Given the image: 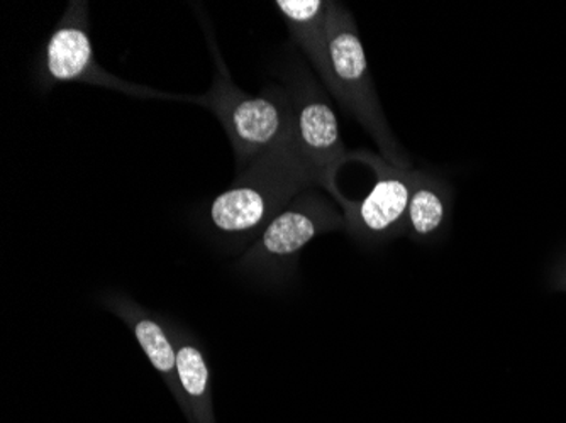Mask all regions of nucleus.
Listing matches in <instances>:
<instances>
[{
    "instance_id": "9",
    "label": "nucleus",
    "mask_w": 566,
    "mask_h": 423,
    "mask_svg": "<svg viewBox=\"0 0 566 423\" xmlns=\"http://www.w3.org/2000/svg\"><path fill=\"white\" fill-rule=\"evenodd\" d=\"M451 193L447 181L429 171L415 170L406 218V237L415 243H432L447 231L451 218Z\"/></svg>"
},
{
    "instance_id": "4",
    "label": "nucleus",
    "mask_w": 566,
    "mask_h": 423,
    "mask_svg": "<svg viewBox=\"0 0 566 423\" xmlns=\"http://www.w3.org/2000/svg\"><path fill=\"white\" fill-rule=\"evenodd\" d=\"M339 229H345L343 210L313 189L304 190L260 232L238 266L265 282L282 283L294 275L311 241Z\"/></svg>"
},
{
    "instance_id": "7",
    "label": "nucleus",
    "mask_w": 566,
    "mask_h": 423,
    "mask_svg": "<svg viewBox=\"0 0 566 423\" xmlns=\"http://www.w3.org/2000/svg\"><path fill=\"white\" fill-rule=\"evenodd\" d=\"M41 75L48 87L62 82H84L98 87L120 88L129 94L136 92L129 88L132 85H124L95 62L85 2H72L55 31L51 33L44 46Z\"/></svg>"
},
{
    "instance_id": "6",
    "label": "nucleus",
    "mask_w": 566,
    "mask_h": 423,
    "mask_svg": "<svg viewBox=\"0 0 566 423\" xmlns=\"http://www.w3.org/2000/svg\"><path fill=\"white\" fill-rule=\"evenodd\" d=\"M355 161L374 168L377 181L361 202L349 200L343 209L345 229L361 246L375 247L406 235L407 209L415 170L397 168L381 156L355 152Z\"/></svg>"
},
{
    "instance_id": "12",
    "label": "nucleus",
    "mask_w": 566,
    "mask_h": 423,
    "mask_svg": "<svg viewBox=\"0 0 566 423\" xmlns=\"http://www.w3.org/2000/svg\"><path fill=\"white\" fill-rule=\"evenodd\" d=\"M549 285L555 292H565L566 294V254L556 261L555 268L549 275Z\"/></svg>"
},
{
    "instance_id": "11",
    "label": "nucleus",
    "mask_w": 566,
    "mask_h": 423,
    "mask_svg": "<svg viewBox=\"0 0 566 423\" xmlns=\"http://www.w3.org/2000/svg\"><path fill=\"white\" fill-rule=\"evenodd\" d=\"M177 349V377L189 405V423H216L211 371L202 349L182 330H170Z\"/></svg>"
},
{
    "instance_id": "3",
    "label": "nucleus",
    "mask_w": 566,
    "mask_h": 423,
    "mask_svg": "<svg viewBox=\"0 0 566 423\" xmlns=\"http://www.w3.org/2000/svg\"><path fill=\"white\" fill-rule=\"evenodd\" d=\"M199 102L224 127L240 173L263 156L294 141V109L287 88L270 85L262 94L251 97L233 84L219 62L214 84Z\"/></svg>"
},
{
    "instance_id": "5",
    "label": "nucleus",
    "mask_w": 566,
    "mask_h": 423,
    "mask_svg": "<svg viewBox=\"0 0 566 423\" xmlns=\"http://www.w3.org/2000/svg\"><path fill=\"white\" fill-rule=\"evenodd\" d=\"M285 88L294 109L295 151L316 180V187L331 193L343 210L349 200L339 192L336 175L343 165L355 161V152L346 151L338 116L321 85L304 68L289 73Z\"/></svg>"
},
{
    "instance_id": "8",
    "label": "nucleus",
    "mask_w": 566,
    "mask_h": 423,
    "mask_svg": "<svg viewBox=\"0 0 566 423\" xmlns=\"http://www.w3.org/2000/svg\"><path fill=\"white\" fill-rule=\"evenodd\" d=\"M106 305L114 314L119 315V319H123L133 330L139 348L143 349L153 368L161 374L186 416H189V405H187L180 383H178L177 349H175L170 330L164 327L160 320L151 317L145 308L139 307L136 302L127 300L124 297H113L107 298Z\"/></svg>"
},
{
    "instance_id": "2",
    "label": "nucleus",
    "mask_w": 566,
    "mask_h": 423,
    "mask_svg": "<svg viewBox=\"0 0 566 423\" xmlns=\"http://www.w3.org/2000/svg\"><path fill=\"white\" fill-rule=\"evenodd\" d=\"M326 34L329 76L324 87L375 139L381 158L387 163L397 168H410L409 158L400 149L389 123L385 119L377 88L371 81L364 43L359 40L355 19L345 6L331 2Z\"/></svg>"
},
{
    "instance_id": "10",
    "label": "nucleus",
    "mask_w": 566,
    "mask_h": 423,
    "mask_svg": "<svg viewBox=\"0 0 566 423\" xmlns=\"http://www.w3.org/2000/svg\"><path fill=\"white\" fill-rule=\"evenodd\" d=\"M327 0H276L275 6L287 22L292 40L304 51L308 63L326 85L329 76L327 63Z\"/></svg>"
},
{
    "instance_id": "1",
    "label": "nucleus",
    "mask_w": 566,
    "mask_h": 423,
    "mask_svg": "<svg viewBox=\"0 0 566 423\" xmlns=\"http://www.w3.org/2000/svg\"><path fill=\"white\" fill-rule=\"evenodd\" d=\"M313 187L316 180L292 141L254 161L226 192L212 200L209 225L228 237L254 241L298 193Z\"/></svg>"
}]
</instances>
